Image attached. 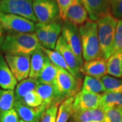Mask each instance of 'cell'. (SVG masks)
I'll use <instances>...</instances> for the list:
<instances>
[{
  "label": "cell",
  "mask_w": 122,
  "mask_h": 122,
  "mask_svg": "<svg viewBox=\"0 0 122 122\" xmlns=\"http://www.w3.org/2000/svg\"><path fill=\"white\" fill-rule=\"evenodd\" d=\"M41 47L35 33H6L1 52L7 55H31Z\"/></svg>",
  "instance_id": "cell-1"
},
{
  "label": "cell",
  "mask_w": 122,
  "mask_h": 122,
  "mask_svg": "<svg viewBox=\"0 0 122 122\" xmlns=\"http://www.w3.org/2000/svg\"><path fill=\"white\" fill-rule=\"evenodd\" d=\"M83 61L102 58L98 35L97 22L90 19L79 26Z\"/></svg>",
  "instance_id": "cell-2"
},
{
  "label": "cell",
  "mask_w": 122,
  "mask_h": 122,
  "mask_svg": "<svg viewBox=\"0 0 122 122\" xmlns=\"http://www.w3.org/2000/svg\"><path fill=\"white\" fill-rule=\"evenodd\" d=\"M117 22V19L111 14L101 18L96 22L102 56L106 61L113 54L114 38Z\"/></svg>",
  "instance_id": "cell-3"
},
{
  "label": "cell",
  "mask_w": 122,
  "mask_h": 122,
  "mask_svg": "<svg viewBox=\"0 0 122 122\" xmlns=\"http://www.w3.org/2000/svg\"><path fill=\"white\" fill-rule=\"evenodd\" d=\"M54 86L62 100H65L74 97L80 91L82 82L81 79L75 77L68 71L58 67Z\"/></svg>",
  "instance_id": "cell-4"
},
{
  "label": "cell",
  "mask_w": 122,
  "mask_h": 122,
  "mask_svg": "<svg viewBox=\"0 0 122 122\" xmlns=\"http://www.w3.org/2000/svg\"><path fill=\"white\" fill-rule=\"evenodd\" d=\"M0 23L8 33H33L35 31V22L14 14L0 13Z\"/></svg>",
  "instance_id": "cell-5"
},
{
  "label": "cell",
  "mask_w": 122,
  "mask_h": 122,
  "mask_svg": "<svg viewBox=\"0 0 122 122\" xmlns=\"http://www.w3.org/2000/svg\"><path fill=\"white\" fill-rule=\"evenodd\" d=\"M33 10L39 23L48 24L61 18L56 0H33Z\"/></svg>",
  "instance_id": "cell-6"
},
{
  "label": "cell",
  "mask_w": 122,
  "mask_h": 122,
  "mask_svg": "<svg viewBox=\"0 0 122 122\" xmlns=\"http://www.w3.org/2000/svg\"><path fill=\"white\" fill-rule=\"evenodd\" d=\"M0 13L14 14L37 22L33 13V0H0Z\"/></svg>",
  "instance_id": "cell-7"
},
{
  "label": "cell",
  "mask_w": 122,
  "mask_h": 122,
  "mask_svg": "<svg viewBox=\"0 0 122 122\" xmlns=\"http://www.w3.org/2000/svg\"><path fill=\"white\" fill-rule=\"evenodd\" d=\"M61 33L66 44L73 52L81 66L83 63V60L79 27L67 21H62Z\"/></svg>",
  "instance_id": "cell-8"
},
{
  "label": "cell",
  "mask_w": 122,
  "mask_h": 122,
  "mask_svg": "<svg viewBox=\"0 0 122 122\" xmlns=\"http://www.w3.org/2000/svg\"><path fill=\"white\" fill-rule=\"evenodd\" d=\"M4 58L18 81H21L29 78L30 73V55L5 54Z\"/></svg>",
  "instance_id": "cell-9"
},
{
  "label": "cell",
  "mask_w": 122,
  "mask_h": 122,
  "mask_svg": "<svg viewBox=\"0 0 122 122\" xmlns=\"http://www.w3.org/2000/svg\"><path fill=\"white\" fill-rule=\"evenodd\" d=\"M101 94L80 90L74 96L73 103V112H80L91 109H100Z\"/></svg>",
  "instance_id": "cell-10"
},
{
  "label": "cell",
  "mask_w": 122,
  "mask_h": 122,
  "mask_svg": "<svg viewBox=\"0 0 122 122\" xmlns=\"http://www.w3.org/2000/svg\"><path fill=\"white\" fill-rule=\"evenodd\" d=\"M54 50L60 53L61 56L63 57L67 65L69 67L71 73L74 75L75 77L81 79L82 74L80 72L81 65L73 52L66 44L65 41L62 35H60V37H58Z\"/></svg>",
  "instance_id": "cell-11"
},
{
  "label": "cell",
  "mask_w": 122,
  "mask_h": 122,
  "mask_svg": "<svg viewBox=\"0 0 122 122\" xmlns=\"http://www.w3.org/2000/svg\"><path fill=\"white\" fill-rule=\"evenodd\" d=\"M90 20L97 22L111 14V0H79Z\"/></svg>",
  "instance_id": "cell-12"
},
{
  "label": "cell",
  "mask_w": 122,
  "mask_h": 122,
  "mask_svg": "<svg viewBox=\"0 0 122 122\" xmlns=\"http://www.w3.org/2000/svg\"><path fill=\"white\" fill-rule=\"evenodd\" d=\"M14 109L22 121L25 122H39L42 114L46 108L43 105L37 107H31L20 101L15 100Z\"/></svg>",
  "instance_id": "cell-13"
},
{
  "label": "cell",
  "mask_w": 122,
  "mask_h": 122,
  "mask_svg": "<svg viewBox=\"0 0 122 122\" xmlns=\"http://www.w3.org/2000/svg\"><path fill=\"white\" fill-rule=\"evenodd\" d=\"M35 90L42 100V105L46 108L52 105H60L64 101L54 85L39 83Z\"/></svg>",
  "instance_id": "cell-14"
},
{
  "label": "cell",
  "mask_w": 122,
  "mask_h": 122,
  "mask_svg": "<svg viewBox=\"0 0 122 122\" xmlns=\"http://www.w3.org/2000/svg\"><path fill=\"white\" fill-rule=\"evenodd\" d=\"M88 20V14L83 5L79 0H74L66 10L64 21H67L79 27Z\"/></svg>",
  "instance_id": "cell-15"
},
{
  "label": "cell",
  "mask_w": 122,
  "mask_h": 122,
  "mask_svg": "<svg viewBox=\"0 0 122 122\" xmlns=\"http://www.w3.org/2000/svg\"><path fill=\"white\" fill-rule=\"evenodd\" d=\"M81 74L100 79L107 73V61L103 58L90 61H83L80 67Z\"/></svg>",
  "instance_id": "cell-16"
},
{
  "label": "cell",
  "mask_w": 122,
  "mask_h": 122,
  "mask_svg": "<svg viewBox=\"0 0 122 122\" xmlns=\"http://www.w3.org/2000/svg\"><path fill=\"white\" fill-rule=\"evenodd\" d=\"M17 83V79L8 65L4 56L0 54V87L4 90H14Z\"/></svg>",
  "instance_id": "cell-17"
},
{
  "label": "cell",
  "mask_w": 122,
  "mask_h": 122,
  "mask_svg": "<svg viewBox=\"0 0 122 122\" xmlns=\"http://www.w3.org/2000/svg\"><path fill=\"white\" fill-rule=\"evenodd\" d=\"M71 122H105L104 111L101 109H91L73 112L71 116Z\"/></svg>",
  "instance_id": "cell-18"
},
{
  "label": "cell",
  "mask_w": 122,
  "mask_h": 122,
  "mask_svg": "<svg viewBox=\"0 0 122 122\" xmlns=\"http://www.w3.org/2000/svg\"><path fill=\"white\" fill-rule=\"evenodd\" d=\"M58 73V67L55 66L46 56L44 66L39 73L37 81L39 83L54 85Z\"/></svg>",
  "instance_id": "cell-19"
},
{
  "label": "cell",
  "mask_w": 122,
  "mask_h": 122,
  "mask_svg": "<svg viewBox=\"0 0 122 122\" xmlns=\"http://www.w3.org/2000/svg\"><path fill=\"white\" fill-rule=\"evenodd\" d=\"M46 55L42 50V46L39 49L36 50L34 52L30 55V73L29 78L37 79L39 73L44 66L45 59Z\"/></svg>",
  "instance_id": "cell-20"
},
{
  "label": "cell",
  "mask_w": 122,
  "mask_h": 122,
  "mask_svg": "<svg viewBox=\"0 0 122 122\" xmlns=\"http://www.w3.org/2000/svg\"><path fill=\"white\" fill-rule=\"evenodd\" d=\"M122 52H115L107 60V73L116 78L122 77Z\"/></svg>",
  "instance_id": "cell-21"
},
{
  "label": "cell",
  "mask_w": 122,
  "mask_h": 122,
  "mask_svg": "<svg viewBox=\"0 0 122 122\" xmlns=\"http://www.w3.org/2000/svg\"><path fill=\"white\" fill-rule=\"evenodd\" d=\"M39 82L37 79L29 77L24 79L21 81H19V83H17L14 91L15 100L20 101L26 93L33 90H35Z\"/></svg>",
  "instance_id": "cell-22"
},
{
  "label": "cell",
  "mask_w": 122,
  "mask_h": 122,
  "mask_svg": "<svg viewBox=\"0 0 122 122\" xmlns=\"http://www.w3.org/2000/svg\"><path fill=\"white\" fill-rule=\"evenodd\" d=\"M112 107L122 108V93L105 92L101 94L100 109L105 110Z\"/></svg>",
  "instance_id": "cell-23"
},
{
  "label": "cell",
  "mask_w": 122,
  "mask_h": 122,
  "mask_svg": "<svg viewBox=\"0 0 122 122\" xmlns=\"http://www.w3.org/2000/svg\"><path fill=\"white\" fill-rule=\"evenodd\" d=\"M62 25V20L61 18L50 23L48 41H47V45L46 48H48L50 50L55 49L58 39L60 37V34L61 33Z\"/></svg>",
  "instance_id": "cell-24"
},
{
  "label": "cell",
  "mask_w": 122,
  "mask_h": 122,
  "mask_svg": "<svg viewBox=\"0 0 122 122\" xmlns=\"http://www.w3.org/2000/svg\"><path fill=\"white\" fill-rule=\"evenodd\" d=\"M81 90L94 94H100L106 92L100 79L85 75L83 79Z\"/></svg>",
  "instance_id": "cell-25"
},
{
  "label": "cell",
  "mask_w": 122,
  "mask_h": 122,
  "mask_svg": "<svg viewBox=\"0 0 122 122\" xmlns=\"http://www.w3.org/2000/svg\"><path fill=\"white\" fill-rule=\"evenodd\" d=\"M73 100L74 97H71L65 100L60 105L56 122H67L73 113Z\"/></svg>",
  "instance_id": "cell-26"
},
{
  "label": "cell",
  "mask_w": 122,
  "mask_h": 122,
  "mask_svg": "<svg viewBox=\"0 0 122 122\" xmlns=\"http://www.w3.org/2000/svg\"><path fill=\"white\" fill-rule=\"evenodd\" d=\"M14 102V91L0 88V113L13 109Z\"/></svg>",
  "instance_id": "cell-27"
},
{
  "label": "cell",
  "mask_w": 122,
  "mask_h": 122,
  "mask_svg": "<svg viewBox=\"0 0 122 122\" xmlns=\"http://www.w3.org/2000/svg\"><path fill=\"white\" fill-rule=\"evenodd\" d=\"M100 80L106 92L122 93V79L106 75L100 78Z\"/></svg>",
  "instance_id": "cell-28"
},
{
  "label": "cell",
  "mask_w": 122,
  "mask_h": 122,
  "mask_svg": "<svg viewBox=\"0 0 122 122\" xmlns=\"http://www.w3.org/2000/svg\"><path fill=\"white\" fill-rule=\"evenodd\" d=\"M42 50H43L44 52L45 53V54L46 55V56L48 57V59L51 61L54 65L56 66L58 68L66 70L71 73L69 66L67 65L65 59L61 56L60 53L56 52V50H50V49L44 48V47H42Z\"/></svg>",
  "instance_id": "cell-29"
},
{
  "label": "cell",
  "mask_w": 122,
  "mask_h": 122,
  "mask_svg": "<svg viewBox=\"0 0 122 122\" xmlns=\"http://www.w3.org/2000/svg\"><path fill=\"white\" fill-rule=\"evenodd\" d=\"M49 28H50V23L48 24H43L39 22L35 23V35H37V39L40 42L41 46L44 48H46Z\"/></svg>",
  "instance_id": "cell-30"
},
{
  "label": "cell",
  "mask_w": 122,
  "mask_h": 122,
  "mask_svg": "<svg viewBox=\"0 0 122 122\" xmlns=\"http://www.w3.org/2000/svg\"><path fill=\"white\" fill-rule=\"evenodd\" d=\"M20 102L31 107H37L42 105V100L36 90L26 93Z\"/></svg>",
  "instance_id": "cell-31"
},
{
  "label": "cell",
  "mask_w": 122,
  "mask_h": 122,
  "mask_svg": "<svg viewBox=\"0 0 122 122\" xmlns=\"http://www.w3.org/2000/svg\"><path fill=\"white\" fill-rule=\"evenodd\" d=\"M103 111L105 122H122V107H112Z\"/></svg>",
  "instance_id": "cell-32"
},
{
  "label": "cell",
  "mask_w": 122,
  "mask_h": 122,
  "mask_svg": "<svg viewBox=\"0 0 122 122\" xmlns=\"http://www.w3.org/2000/svg\"><path fill=\"white\" fill-rule=\"evenodd\" d=\"M58 106V105H52L45 109L39 122H56Z\"/></svg>",
  "instance_id": "cell-33"
},
{
  "label": "cell",
  "mask_w": 122,
  "mask_h": 122,
  "mask_svg": "<svg viewBox=\"0 0 122 122\" xmlns=\"http://www.w3.org/2000/svg\"><path fill=\"white\" fill-rule=\"evenodd\" d=\"M122 52V20H118L115 29L113 44V53Z\"/></svg>",
  "instance_id": "cell-34"
},
{
  "label": "cell",
  "mask_w": 122,
  "mask_h": 122,
  "mask_svg": "<svg viewBox=\"0 0 122 122\" xmlns=\"http://www.w3.org/2000/svg\"><path fill=\"white\" fill-rule=\"evenodd\" d=\"M111 14L117 20H122V0H111Z\"/></svg>",
  "instance_id": "cell-35"
},
{
  "label": "cell",
  "mask_w": 122,
  "mask_h": 122,
  "mask_svg": "<svg viewBox=\"0 0 122 122\" xmlns=\"http://www.w3.org/2000/svg\"><path fill=\"white\" fill-rule=\"evenodd\" d=\"M19 117L15 109L0 113V122H19Z\"/></svg>",
  "instance_id": "cell-36"
},
{
  "label": "cell",
  "mask_w": 122,
  "mask_h": 122,
  "mask_svg": "<svg viewBox=\"0 0 122 122\" xmlns=\"http://www.w3.org/2000/svg\"><path fill=\"white\" fill-rule=\"evenodd\" d=\"M56 1L59 8L60 18L62 21H64L65 19L66 10L74 0H56Z\"/></svg>",
  "instance_id": "cell-37"
},
{
  "label": "cell",
  "mask_w": 122,
  "mask_h": 122,
  "mask_svg": "<svg viewBox=\"0 0 122 122\" xmlns=\"http://www.w3.org/2000/svg\"><path fill=\"white\" fill-rule=\"evenodd\" d=\"M5 35H6V32L4 30L3 26L1 25V24L0 23V52H1V50L3 43L4 41Z\"/></svg>",
  "instance_id": "cell-38"
},
{
  "label": "cell",
  "mask_w": 122,
  "mask_h": 122,
  "mask_svg": "<svg viewBox=\"0 0 122 122\" xmlns=\"http://www.w3.org/2000/svg\"><path fill=\"white\" fill-rule=\"evenodd\" d=\"M19 122H24V121H22V120H20Z\"/></svg>",
  "instance_id": "cell-39"
},
{
  "label": "cell",
  "mask_w": 122,
  "mask_h": 122,
  "mask_svg": "<svg viewBox=\"0 0 122 122\" xmlns=\"http://www.w3.org/2000/svg\"></svg>",
  "instance_id": "cell-40"
}]
</instances>
